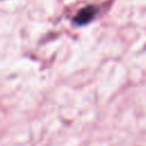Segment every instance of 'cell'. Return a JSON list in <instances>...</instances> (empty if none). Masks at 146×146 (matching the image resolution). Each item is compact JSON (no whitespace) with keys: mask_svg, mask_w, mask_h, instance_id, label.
<instances>
[{"mask_svg":"<svg viewBox=\"0 0 146 146\" xmlns=\"http://www.w3.org/2000/svg\"><path fill=\"white\" fill-rule=\"evenodd\" d=\"M95 14H96V8L94 6H87V7L82 8L76 14V16L74 17V23H76L79 25L87 24L88 22H90L94 18Z\"/></svg>","mask_w":146,"mask_h":146,"instance_id":"6da1fadb","label":"cell"}]
</instances>
